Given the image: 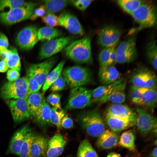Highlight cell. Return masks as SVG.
Masks as SVG:
<instances>
[{"mask_svg":"<svg viewBox=\"0 0 157 157\" xmlns=\"http://www.w3.org/2000/svg\"><path fill=\"white\" fill-rule=\"evenodd\" d=\"M91 40L89 35L71 42L63 50L64 55L78 63H91L93 60Z\"/></svg>","mask_w":157,"mask_h":157,"instance_id":"1","label":"cell"},{"mask_svg":"<svg viewBox=\"0 0 157 157\" xmlns=\"http://www.w3.org/2000/svg\"><path fill=\"white\" fill-rule=\"evenodd\" d=\"M131 15L139 25L136 30L137 31L144 28L153 27L156 24V7L152 2L145 1Z\"/></svg>","mask_w":157,"mask_h":157,"instance_id":"2","label":"cell"},{"mask_svg":"<svg viewBox=\"0 0 157 157\" xmlns=\"http://www.w3.org/2000/svg\"><path fill=\"white\" fill-rule=\"evenodd\" d=\"M79 119L83 128L88 135L91 136L99 137L105 131L102 118L97 110L83 113Z\"/></svg>","mask_w":157,"mask_h":157,"instance_id":"3","label":"cell"},{"mask_svg":"<svg viewBox=\"0 0 157 157\" xmlns=\"http://www.w3.org/2000/svg\"><path fill=\"white\" fill-rule=\"evenodd\" d=\"M63 76L67 84L72 89L87 84L91 78L89 70L79 65H74L65 68L63 72Z\"/></svg>","mask_w":157,"mask_h":157,"instance_id":"4","label":"cell"},{"mask_svg":"<svg viewBox=\"0 0 157 157\" xmlns=\"http://www.w3.org/2000/svg\"><path fill=\"white\" fill-rule=\"evenodd\" d=\"M0 94L7 100L18 99L28 96V80L27 77L19 78L13 81L5 83L0 89Z\"/></svg>","mask_w":157,"mask_h":157,"instance_id":"5","label":"cell"},{"mask_svg":"<svg viewBox=\"0 0 157 157\" xmlns=\"http://www.w3.org/2000/svg\"><path fill=\"white\" fill-rule=\"evenodd\" d=\"M36 5L35 3L27 2L23 6L1 13L0 22L5 25H11L30 19Z\"/></svg>","mask_w":157,"mask_h":157,"instance_id":"6","label":"cell"},{"mask_svg":"<svg viewBox=\"0 0 157 157\" xmlns=\"http://www.w3.org/2000/svg\"><path fill=\"white\" fill-rule=\"evenodd\" d=\"M92 90L83 87L72 88L65 108L67 110L82 109L91 103Z\"/></svg>","mask_w":157,"mask_h":157,"instance_id":"7","label":"cell"},{"mask_svg":"<svg viewBox=\"0 0 157 157\" xmlns=\"http://www.w3.org/2000/svg\"><path fill=\"white\" fill-rule=\"evenodd\" d=\"M116 62L120 64L133 61L137 56L135 38L133 35L121 42L116 49Z\"/></svg>","mask_w":157,"mask_h":157,"instance_id":"8","label":"cell"},{"mask_svg":"<svg viewBox=\"0 0 157 157\" xmlns=\"http://www.w3.org/2000/svg\"><path fill=\"white\" fill-rule=\"evenodd\" d=\"M72 40L71 36L54 39L46 41L41 47L39 54V58L43 60L50 58L63 50Z\"/></svg>","mask_w":157,"mask_h":157,"instance_id":"9","label":"cell"},{"mask_svg":"<svg viewBox=\"0 0 157 157\" xmlns=\"http://www.w3.org/2000/svg\"><path fill=\"white\" fill-rule=\"evenodd\" d=\"M56 61V58L52 57L40 63L31 64L27 70V76L32 77L42 86Z\"/></svg>","mask_w":157,"mask_h":157,"instance_id":"10","label":"cell"},{"mask_svg":"<svg viewBox=\"0 0 157 157\" xmlns=\"http://www.w3.org/2000/svg\"><path fill=\"white\" fill-rule=\"evenodd\" d=\"M37 28L33 25L26 26L18 33L16 38L17 45L22 49L29 50L33 48L38 41Z\"/></svg>","mask_w":157,"mask_h":157,"instance_id":"11","label":"cell"},{"mask_svg":"<svg viewBox=\"0 0 157 157\" xmlns=\"http://www.w3.org/2000/svg\"><path fill=\"white\" fill-rule=\"evenodd\" d=\"M121 35V31L117 27L110 25L106 26L98 34V43L105 48L115 47L119 42Z\"/></svg>","mask_w":157,"mask_h":157,"instance_id":"12","label":"cell"},{"mask_svg":"<svg viewBox=\"0 0 157 157\" xmlns=\"http://www.w3.org/2000/svg\"><path fill=\"white\" fill-rule=\"evenodd\" d=\"M133 85L147 89L157 88V77L152 71L143 67L139 69L131 77Z\"/></svg>","mask_w":157,"mask_h":157,"instance_id":"13","label":"cell"},{"mask_svg":"<svg viewBox=\"0 0 157 157\" xmlns=\"http://www.w3.org/2000/svg\"><path fill=\"white\" fill-rule=\"evenodd\" d=\"M135 110L137 129L142 135L145 136L157 125L156 118L142 108H136Z\"/></svg>","mask_w":157,"mask_h":157,"instance_id":"14","label":"cell"},{"mask_svg":"<svg viewBox=\"0 0 157 157\" xmlns=\"http://www.w3.org/2000/svg\"><path fill=\"white\" fill-rule=\"evenodd\" d=\"M28 97L10 99L8 100L6 102L13 119L15 122H21L31 117L27 109Z\"/></svg>","mask_w":157,"mask_h":157,"instance_id":"15","label":"cell"},{"mask_svg":"<svg viewBox=\"0 0 157 157\" xmlns=\"http://www.w3.org/2000/svg\"><path fill=\"white\" fill-rule=\"evenodd\" d=\"M60 26L64 27L69 33L82 35L84 33L82 26L75 16L67 12L61 13L58 16Z\"/></svg>","mask_w":157,"mask_h":157,"instance_id":"16","label":"cell"},{"mask_svg":"<svg viewBox=\"0 0 157 157\" xmlns=\"http://www.w3.org/2000/svg\"><path fill=\"white\" fill-rule=\"evenodd\" d=\"M106 115L131 122L135 124L136 114L128 106L122 104H113L106 110Z\"/></svg>","mask_w":157,"mask_h":157,"instance_id":"17","label":"cell"},{"mask_svg":"<svg viewBox=\"0 0 157 157\" xmlns=\"http://www.w3.org/2000/svg\"><path fill=\"white\" fill-rule=\"evenodd\" d=\"M31 131L28 124L19 129L14 134L10 142L8 153L19 156L22 146L28 133Z\"/></svg>","mask_w":157,"mask_h":157,"instance_id":"18","label":"cell"},{"mask_svg":"<svg viewBox=\"0 0 157 157\" xmlns=\"http://www.w3.org/2000/svg\"><path fill=\"white\" fill-rule=\"evenodd\" d=\"M67 141L61 134H55L48 140L46 157H57L63 152Z\"/></svg>","mask_w":157,"mask_h":157,"instance_id":"19","label":"cell"},{"mask_svg":"<svg viewBox=\"0 0 157 157\" xmlns=\"http://www.w3.org/2000/svg\"><path fill=\"white\" fill-rule=\"evenodd\" d=\"M126 85V82L124 80L109 94L97 99L95 102L100 104L111 102L113 104H122L126 99L125 90Z\"/></svg>","mask_w":157,"mask_h":157,"instance_id":"20","label":"cell"},{"mask_svg":"<svg viewBox=\"0 0 157 157\" xmlns=\"http://www.w3.org/2000/svg\"><path fill=\"white\" fill-rule=\"evenodd\" d=\"M48 140L40 135L34 134L31 145L29 157L45 156Z\"/></svg>","mask_w":157,"mask_h":157,"instance_id":"21","label":"cell"},{"mask_svg":"<svg viewBox=\"0 0 157 157\" xmlns=\"http://www.w3.org/2000/svg\"><path fill=\"white\" fill-rule=\"evenodd\" d=\"M119 140V136L117 133L108 129L99 137L96 145L100 149H109L116 146Z\"/></svg>","mask_w":157,"mask_h":157,"instance_id":"22","label":"cell"},{"mask_svg":"<svg viewBox=\"0 0 157 157\" xmlns=\"http://www.w3.org/2000/svg\"><path fill=\"white\" fill-rule=\"evenodd\" d=\"M51 110L49 105L44 98L40 107L32 117L34 122L41 127L49 126L51 123Z\"/></svg>","mask_w":157,"mask_h":157,"instance_id":"23","label":"cell"},{"mask_svg":"<svg viewBox=\"0 0 157 157\" xmlns=\"http://www.w3.org/2000/svg\"><path fill=\"white\" fill-rule=\"evenodd\" d=\"M99 75L100 81L105 85L116 82L120 78V74L115 67L111 65L99 69Z\"/></svg>","mask_w":157,"mask_h":157,"instance_id":"24","label":"cell"},{"mask_svg":"<svg viewBox=\"0 0 157 157\" xmlns=\"http://www.w3.org/2000/svg\"><path fill=\"white\" fill-rule=\"evenodd\" d=\"M157 98V88L148 89L135 104L145 108L152 109L156 106Z\"/></svg>","mask_w":157,"mask_h":157,"instance_id":"25","label":"cell"},{"mask_svg":"<svg viewBox=\"0 0 157 157\" xmlns=\"http://www.w3.org/2000/svg\"><path fill=\"white\" fill-rule=\"evenodd\" d=\"M105 119L111 131L115 133L125 130L135 125L131 122L106 114Z\"/></svg>","mask_w":157,"mask_h":157,"instance_id":"26","label":"cell"},{"mask_svg":"<svg viewBox=\"0 0 157 157\" xmlns=\"http://www.w3.org/2000/svg\"><path fill=\"white\" fill-rule=\"evenodd\" d=\"M124 81L123 78H120L113 83L99 86L92 90L91 103L94 102L97 99L109 94Z\"/></svg>","mask_w":157,"mask_h":157,"instance_id":"27","label":"cell"},{"mask_svg":"<svg viewBox=\"0 0 157 157\" xmlns=\"http://www.w3.org/2000/svg\"><path fill=\"white\" fill-rule=\"evenodd\" d=\"M44 98L39 92L30 94L27 99V107L31 117H32L41 106Z\"/></svg>","mask_w":157,"mask_h":157,"instance_id":"28","label":"cell"},{"mask_svg":"<svg viewBox=\"0 0 157 157\" xmlns=\"http://www.w3.org/2000/svg\"><path fill=\"white\" fill-rule=\"evenodd\" d=\"M65 63V60H62L54 69L49 73L43 85V93H44L61 74Z\"/></svg>","mask_w":157,"mask_h":157,"instance_id":"29","label":"cell"},{"mask_svg":"<svg viewBox=\"0 0 157 157\" xmlns=\"http://www.w3.org/2000/svg\"><path fill=\"white\" fill-rule=\"evenodd\" d=\"M62 33L61 31L57 28L44 26L38 29V39L39 40L46 42L60 37Z\"/></svg>","mask_w":157,"mask_h":157,"instance_id":"30","label":"cell"},{"mask_svg":"<svg viewBox=\"0 0 157 157\" xmlns=\"http://www.w3.org/2000/svg\"><path fill=\"white\" fill-rule=\"evenodd\" d=\"M77 157H99L89 141L86 139L82 140L78 146Z\"/></svg>","mask_w":157,"mask_h":157,"instance_id":"31","label":"cell"},{"mask_svg":"<svg viewBox=\"0 0 157 157\" xmlns=\"http://www.w3.org/2000/svg\"><path fill=\"white\" fill-rule=\"evenodd\" d=\"M135 135L131 130L125 131L120 136L118 144L130 150H134L135 148Z\"/></svg>","mask_w":157,"mask_h":157,"instance_id":"32","label":"cell"},{"mask_svg":"<svg viewBox=\"0 0 157 157\" xmlns=\"http://www.w3.org/2000/svg\"><path fill=\"white\" fill-rule=\"evenodd\" d=\"M68 0H50L44 1L47 13L54 14L65 8L69 3Z\"/></svg>","mask_w":157,"mask_h":157,"instance_id":"33","label":"cell"},{"mask_svg":"<svg viewBox=\"0 0 157 157\" xmlns=\"http://www.w3.org/2000/svg\"><path fill=\"white\" fill-rule=\"evenodd\" d=\"M117 1L122 9L131 15L145 1L141 0H119Z\"/></svg>","mask_w":157,"mask_h":157,"instance_id":"34","label":"cell"},{"mask_svg":"<svg viewBox=\"0 0 157 157\" xmlns=\"http://www.w3.org/2000/svg\"><path fill=\"white\" fill-rule=\"evenodd\" d=\"M147 56L148 60L155 70L157 68V45L155 40L151 41L147 47Z\"/></svg>","mask_w":157,"mask_h":157,"instance_id":"35","label":"cell"},{"mask_svg":"<svg viewBox=\"0 0 157 157\" xmlns=\"http://www.w3.org/2000/svg\"><path fill=\"white\" fill-rule=\"evenodd\" d=\"M9 49L11 53L6 61L8 67L19 72L21 70V64L17 51L15 48L12 47Z\"/></svg>","mask_w":157,"mask_h":157,"instance_id":"36","label":"cell"},{"mask_svg":"<svg viewBox=\"0 0 157 157\" xmlns=\"http://www.w3.org/2000/svg\"><path fill=\"white\" fill-rule=\"evenodd\" d=\"M65 115V111L62 109L58 110L53 107L51 108L50 123L55 125L58 128L61 129V121Z\"/></svg>","mask_w":157,"mask_h":157,"instance_id":"37","label":"cell"},{"mask_svg":"<svg viewBox=\"0 0 157 157\" xmlns=\"http://www.w3.org/2000/svg\"><path fill=\"white\" fill-rule=\"evenodd\" d=\"M34 134L31 130L27 134L22 146L19 157H29L31 145Z\"/></svg>","mask_w":157,"mask_h":157,"instance_id":"38","label":"cell"},{"mask_svg":"<svg viewBox=\"0 0 157 157\" xmlns=\"http://www.w3.org/2000/svg\"><path fill=\"white\" fill-rule=\"evenodd\" d=\"M27 2L20 0H0V11L4 10L5 8H8L10 10L21 7L25 5Z\"/></svg>","mask_w":157,"mask_h":157,"instance_id":"39","label":"cell"},{"mask_svg":"<svg viewBox=\"0 0 157 157\" xmlns=\"http://www.w3.org/2000/svg\"><path fill=\"white\" fill-rule=\"evenodd\" d=\"M114 48H105L99 53L98 56L99 69H104L106 67Z\"/></svg>","mask_w":157,"mask_h":157,"instance_id":"40","label":"cell"},{"mask_svg":"<svg viewBox=\"0 0 157 157\" xmlns=\"http://www.w3.org/2000/svg\"><path fill=\"white\" fill-rule=\"evenodd\" d=\"M147 88L138 87L132 85L129 90V94L131 101L135 104L140 99Z\"/></svg>","mask_w":157,"mask_h":157,"instance_id":"41","label":"cell"},{"mask_svg":"<svg viewBox=\"0 0 157 157\" xmlns=\"http://www.w3.org/2000/svg\"><path fill=\"white\" fill-rule=\"evenodd\" d=\"M41 19L42 22L48 26L54 27L60 26L59 17L54 14L46 13Z\"/></svg>","mask_w":157,"mask_h":157,"instance_id":"42","label":"cell"},{"mask_svg":"<svg viewBox=\"0 0 157 157\" xmlns=\"http://www.w3.org/2000/svg\"><path fill=\"white\" fill-rule=\"evenodd\" d=\"M61 97V95L59 93H52L47 97L46 101L53 107L57 109L61 110L62 109L60 104Z\"/></svg>","mask_w":157,"mask_h":157,"instance_id":"43","label":"cell"},{"mask_svg":"<svg viewBox=\"0 0 157 157\" xmlns=\"http://www.w3.org/2000/svg\"><path fill=\"white\" fill-rule=\"evenodd\" d=\"M67 85L65 79L61 74L59 78L50 86V90L53 92L61 91L66 88Z\"/></svg>","mask_w":157,"mask_h":157,"instance_id":"44","label":"cell"},{"mask_svg":"<svg viewBox=\"0 0 157 157\" xmlns=\"http://www.w3.org/2000/svg\"><path fill=\"white\" fill-rule=\"evenodd\" d=\"M93 1L91 0H77L69 1V2L78 9L83 11Z\"/></svg>","mask_w":157,"mask_h":157,"instance_id":"45","label":"cell"},{"mask_svg":"<svg viewBox=\"0 0 157 157\" xmlns=\"http://www.w3.org/2000/svg\"><path fill=\"white\" fill-rule=\"evenodd\" d=\"M28 90L29 93L38 92L41 87L38 82L32 77L28 76Z\"/></svg>","mask_w":157,"mask_h":157,"instance_id":"46","label":"cell"},{"mask_svg":"<svg viewBox=\"0 0 157 157\" xmlns=\"http://www.w3.org/2000/svg\"><path fill=\"white\" fill-rule=\"evenodd\" d=\"M46 13L44 5H41L38 8L34 10L30 19L32 21L35 20L38 18L43 17Z\"/></svg>","mask_w":157,"mask_h":157,"instance_id":"47","label":"cell"},{"mask_svg":"<svg viewBox=\"0 0 157 157\" xmlns=\"http://www.w3.org/2000/svg\"><path fill=\"white\" fill-rule=\"evenodd\" d=\"M74 122L72 119L67 115H65L60 122L61 127L66 129H69L73 126Z\"/></svg>","mask_w":157,"mask_h":157,"instance_id":"48","label":"cell"},{"mask_svg":"<svg viewBox=\"0 0 157 157\" xmlns=\"http://www.w3.org/2000/svg\"><path fill=\"white\" fill-rule=\"evenodd\" d=\"M20 74L18 71L11 69L7 73L6 77L9 81H15L19 78Z\"/></svg>","mask_w":157,"mask_h":157,"instance_id":"49","label":"cell"},{"mask_svg":"<svg viewBox=\"0 0 157 157\" xmlns=\"http://www.w3.org/2000/svg\"><path fill=\"white\" fill-rule=\"evenodd\" d=\"M9 42L6 36L2 33L0 32V50L8 49Z\"/></svg>","mask_w":157,"mask_h":157,"instance_id":"50","label":"cell"},{"mask_svg":"<svg viewBox=\"0 0 157 157\" xmlns=\"http://www.w3.org/2000/svg\"><path fill=\"white\" fill-rule=\"evenodd\" d=\"M116 63V49L114 47L113 48L111 53L110 58L108 61L106 67L105 68L109 66L113 65V64Z\"/></svg>","mask_w":157,"mask_h":157,"instance_id":"51","label":"cell"},{"mask_svg":"<svg viewBox=\"0 0 157 157\" xmlns=\"http://www.w3.org/2000/svg\"><path fill=\"white\" fill-rule=\"evenodd\" d=\"M11 51L8 49L0 50V59L1 60L6 61L11 53Z\"/></svg>","mask_w":157,"mask_h":157,"instance_id":"52","label":"cell"},{"mask_svg":"<svg viewBox=\"0 0 157 157\" xmlns=\"http://www.w3.org/2000/svg\"><path fill=\"white\" fill-rule=\"evenodd\" d=\"M8 68V67L6 61L4 60L0 61V72H5Z\"/></svg>","mask_w":157,"mask_h":157,"instance_id":"53","label":"cell"},{"mask_svg":"<svg viewBox=\"0 0 157 157\" xmlns=\"http://www.w3.org/2000/svg\"><path fill=\"white\" fill-rule=\"evenodd\" d=\"M107 157H121V156L119 154L115 152H111L107 155Z\"/></svg>","mask_w":157,"mask_h":157,"instance_id":"54","label":"cell"},{"mask_svg":"<svg viewBox=\"0 0 157 157\" xmlns=\"http://www.w3.org/2000/svg\"><path fill=\"white\" fill-rule=\"evenodd\" d=\"M157 148L156 147L152 150L151 153V157H157Z\"/></svg>","mask_w":157,"mask_h":157,"instance_id":"55","label":"cell"}]
</instances>
